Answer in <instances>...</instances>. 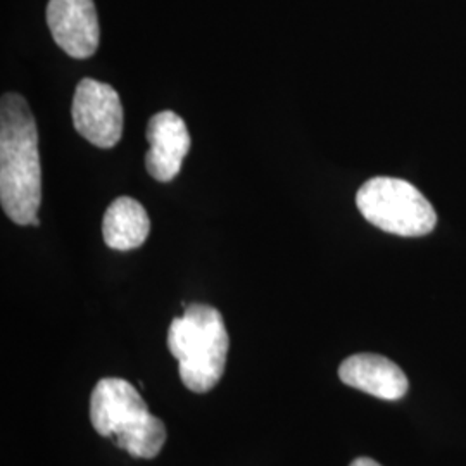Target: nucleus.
Returning a JSON list of instances; mask_svg holds the SVG:
<instances>
[{
    "label": "nucleus",
    "instance_id": "obj_1",
    "mask_svg": "<svg viewBox=\"0 0 466 466\" xmlns=\"http://www.w3.org/2000/svg\"><path fill=\"white\" fill-rule=\"evenodd\" d=\"M42 167L38 132L26 99L15 92L0 102V204L11 221L38 227Z\"/></svg>",
    "mask_w": 466,
    "mask_h": 466
},
{
    "label": "nucleus",
    "instance_id": "obj_2",
    "mask_svg": "<svg viewBox=\"0 0 466 466\" xmlns=\"http://www.w3.org/2000/svg\"><path fill=\"white\" fill-rule=\"evenodd\" d=\"M167 348L177 358L180 379L192 392L206 394L225 373L230 339L217 308L190 304L167 330Z\"/></svg>",
    "mask_w": 466,
    "mask_h": 466
},
{
    "label": "nucleus",
    "instance_id": "obj_3",
    "mask_svg": "<svg viewBox=\"0 0 466 466\" xmlns=\"http://www.w3.org/2000/svg\"><path fill=\"white\" fill-rule=\"evenodd\" d=\"M90 421L96 432L113 439L134 458H156L165 442V423L154 415L134 385L123 379H102L90 398Z\"/></svg>",
    "mask_w": 466,
    "mask_h": 466
},
{
    "label": "nucleus",
    "instance_id": "obj_4",
    "mask_svg": "<svg viewBox=\"0 0 466 466\" xmlns=\"http://www.w3.org/2000/svg\"><path fill=\"white\" fill-rule=\"evenodd\" d=\"M356 206L368 223L400 237H423L437 223L432 204L417 187L392 177L368 180L358 190Z\"/></svg>",
    "mask_w": 466,
    "mask_h": 466
},
{
    "label": "nucleus",
    "instance_id": "obj_5",
    "mask_svg": "<svg viewBox=\"0 0 466 466\" xmlns=\"http://www.w3.org/2000/svg\"><path fill=\"white\" fill-rule=\"evenodd\" d=\"M75 130L100 149H111L123 135V106L111 85L84 78L73 97Z\"/></svg>",
    "mask_w": 466,
    "mask_h": 466
},
{
    "label": "nucleus",
    "instance_id": "obj_6",
    "mask_svg": "<svg viewBox=\"0 0 466 466\" xmlns=\"http://www.w3.org/2000/svg\"><path fill=\"white\" fill-rule=\"evenodd\" d=\"M47 25L69 57L88 59L97 52L100 28L94 0H49Z\"/></svg>",
    "mask_w": 466,
    "mask_h": 466
},
{
    "label": "nucleus",
    "instance_id": "obj_7",
    "mask_svg": "<svg viewBox=\"0 0 466 466\" xmlns=\"http://www.w3.org/2000/svg\"><path fill=\"white\" fill-rule=\"evenodd\" d=\"M146 137L150 149L146 167L157 182H171L178 177L190 150V135L184 119L173 111H161L150 117Z\"/></svg>",
    "mask_w": 466,
    "mask_h": 466
},
{
    "label": "nucleus",
    "instance_id": "obj_8",
    "mask_svg": "<svg viewBox=\"0 0 466 466\" xmlns=\"http://www.w3.org/2000/svg\"><path fill=\"white\" fill-rule=\"evenodd\" d=\"M339 377L352 389L385 400H400L410 389L404 371L380 354L361 352L350 356L339 368Z\"/></svg>",
    "mask_w": 466,
    "mask_h": 466
},
{
    "label": "nucleus",
    "instance_id": "obj_9",
    "mask_svg": "<svg viewBox=\"0 0 466 466\" xmlns=\"http://www.w3.org/2000/svg\"><path fill=\"white\" fill-rule=\"evenodd\" d=\"M149 232V215L146 208L132 198H117L104 213L102 237L111 249H137L147 240Z\"/></svg>",
    "mask_w": 466,
    "mask_h": 466
},
{
    "label": "nucleus",
    "instance_id": "obj_10",
    "mask_svg": "<svg viewBox=\"0 0 466 466\" xmlns=\"http://www.w3.org/2000/svg\"><path fill=\"white\" fill-rule=\"evenodd\" d=\"M350 466H382L379 465L377 461H373V460H370V458H358V460H354Z\"/></svg>",
    "mask_w": 466,
    "mask_h": 466
}]
</instances>
